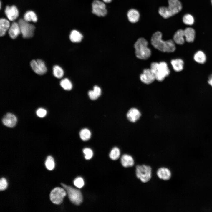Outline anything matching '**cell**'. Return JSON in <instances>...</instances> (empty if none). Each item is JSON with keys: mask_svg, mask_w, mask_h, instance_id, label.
Here are the masks:
<instances>
[{"mask_svg": "<svg viewBox=\"0 0 212 212\" xmlns=\"http://www.w3.org/2000/svg\"><path fill=\"white\" fill-rule=\"evenodd\" d=\"M162 34L160 31H157L152 36L151 42L155 48L159 51L166 52H172L176 49L175 43L173 40L166 41L162 39Z\"/></svg>", "mask_w": 212, "mask_h": 212, "instance_id": "cell-1", "label": "cell"}, {"mask_svg": "<svg viewBox=\"0 0 212 212\" xmlns=\"http://www.w3.org/2000/svg\"><path fill=\"white\" fill-rule=\"evenodd\" d=\"M168 6L160 7L158 10L160 15L165 19L172 16L179 12L182 9L179 0H168Z\"/></svg>", "mask_w": 212, "mask_h": 212, "instance_id": "cell-2", "label": "cell"}, {"mask_svg": "<svg viewBox=\"0 0 212 212\" xmlns=\"http://www.w3.org/2000/svg\"><path fill=\"white\" fill-rule=\"evenodd\" d=\"M148 41L145 38L141 37L138 39L134 44L135 53L136 57L143 60L148 59L151 56L150 49L148 47Z\"/></svg>", "mask_w": 212, "mask_h": 212, "instance_id": "cell-3", "label": "cell"}, {"mask_svg": "<svg viewBox=\"0 0 212 212\" xmlns=\"http://www.w3.org/2000/svg\"><path fill=\"white\" fill-rule=\"evenodd\" d=\"M150 69L154 74L155 79L160 82L163 81L170 73L167 63L164 61L159 63L152 62L151 64Z\"/></svg>", "mask_w": 212, "mask_h": 212, "instance_id": "cell-4", "label": "cell"}, {"mask_svg": "<svg viewBox=\"0 0 212 212\" xmlns=\"http://www.w3.org/2000/svg\"><path fill=\"white\" fill-rule=\"evenodd\" d=\"M136 175L137 178L142 182L146 183L149 181L151 178V168L145 165H138L136 167Z\"/></svg>", "mask_w": 212, "mask_h": 212, "instance_id": "cell-5", "label": "cell"}, {"mask_svg": "<svg viewBox=\"0 0 212 212\" xmlns=\"http://www.w3.org/2000/svg\"><path fill=\"white\" fill-rule=\"evenodd\" d=\"M61 185L66 190L71 201L76 205H80L82 201V196L80 191L64 183Z\"/></svg>", "mask_w": 212, "mask_h": 212, "instance_id": "cell-6", "label": "cell"}, {"mask_svg": "<svg viewBox=\"0 0 212 212\" xmlns=\"http://www.w3.org/2000/svg\"><path fill=\"white\" fill-rule=\"evenodd\" d=\"M18 24L24 38L28 39L32 37L35 29L34 25L22 19H19Z\"/></svg>", "mask_w": 212, "mask_h": 212, "instance_id": "cell-7", "label": "cell"}, {"mask_svg": "<svg viewBox=\"0 0 212 212\" xmlns=\"http://www.w3.org/2000/svg\"><path fill=\"white\" fill-rule=\"evenodd\" d=\"M66 194V191L64 189L59 187H56L51 191L50 194V198L53 203L59 204L62 202Z\"/></svg>", "mask_w": 212, "mask_h": 212, "instance_id": "cell-8", "label": "cell"}, {"mask_svg": "<svg viewBox=\"0 0 212 212\" xmlns=\"http://www.w3.org/2000/svg\"><path fill=\"white\" fill-rule=\"evenodd\" d=\"M92 13L98 16H104L107 13L105 4L99 0H94L92 4Z\"/></svg>", "mask_w": 212, "mask_h": 212, "instance_id": "cell-9", "label": "cell"}, {"mask_svg": "<svg viewBox=\"0 0 212 212\" xmlns=\"http://www.w3.org/2000/svg\"><path fill=\"white\" fill-rule=\"evenodd\" d=\"M30 65L33 71L37 74L42 75L45 74L47 69L44 62L42 60H33L30 62Z\"/></svg>", "mask_w": 212, "mask_h": 212, "instance_id": "cell-10", "label": "cell"}, {"mask_svg": "<svg viewBox=\"0 0 212 212\" xmlns=\"http://www.w3.org/2000/svg\"><path fill=\"white\" fill-rule=\"evenodd\" d=\"M140 77L142 82L147 84H151L155 80V75L150 69H144Z\"/></svg>", "mask_w": 212, "mask_h": 212, "instance_id": "cell-11", "label": "cell"}, {"mask_svg": "<svg viewBox=\"0 0 212 212\" xmlns=\"http://www.w3.org/2000/svg\"><path fill=\"white\" fill-rule=\"evenodd\" d=\"M5 13L8 19L13 21L16 19L18 16L19 12L17 8L15 6H7L5 8Z\"/></svg>", "mask_w": 212, "mask_h": 212, "instance_id": "cell-12", "label": "cell"}, {"mask_svg": "<svg viewBox=\"0 0 212 212\" xmlns=\"http://www.w3.org/2000/svg\"><path fill=\"white\" fill-rule=\"evenodd\" d=\"M17 121V118L13 114L8 113L3 117L2 121L3 124L6 126L13 127L16 125Z\"/></svg>", "mask_w": 212, "mask_h": 212, "instance_id": "cell-13", "label": "cell"}, {"mask_svg": "<svg viewBox=\"0 0 212 212\" xmlns=\"http://www.w3.org/2000/svg\"><path fill=\"white\" fill-rule=\"evenodd\" d=\"M21 33L18 23L13 22L10 26L8 30V34L10 37L12 39L16 38Z\"/></svg>", "mask_w": 212, "mask_h": 212, "instance_id": "cell-14", "label": "cell"}, {"mask_svg": "<svg viewBox=\"0 0 212 212\" xmlns=\"http://www.w3.org/2000/svg\"><path fill=\"white\" fill-rule=\"evenodd\" d=\"M157 175L159 178L164 180H169L171 176L170 170L165 167L159 168L157 172Z\"/></svg>", "mask_w": 212, "mask_h": 212, "instance_id": "cell-15", "label": "cell"}, {"mask_svg": "<svg viewBox=\"0 0 212 212\" xmlns=\"http://www.w3.org/2000/svg\"><path fill=\"white\" fill-rule=\"evenodd\" d=\"M141 116L140 111L137 109L132 108L128 112L127 116L131 122H134L138 120Z\"/></svg>", "mask_w": 212, "mask_h": 212, "instance_id": "cell-16", "label": "cell"}, {"mask_svg": "<svg viewBox=\"0 0 212 212\" xmlns=\"http://www.w3.org/2000/svg\"><path fill=\"white\" fill-rule=\"evenodd\" d=\"M127 16L129 21L131 23H134L138 21L140 14L137 10L132 9L128 11Z\"/></svg>", "mask_w": 212, "mask_h": 212, "instance_id": "cell-17", "label": "cell"}, {"mask_svg": "<svg viewBox=\"0 0 212 212\" xmlns=\"http://www.w3.org/2000/svg\"><path fill=\"white\" fill-rule=\"evenodd\" d=\"M121 162L122 166L125 168L132 167L134 164L133 157L129 155L125 154L121 158Z\"/></svg>", "mask_w": 212, "mask_h": 212, "instance_id": "cell-18", "label": "cell"}, {"mask_svg": "<svg viewBox=\"0 0 212 212\" xmlns=\"http://www.w3.org/2000/svg\"><path fill=\"white\" fill-rule=\"evenodd\" d=\"M185 41L188 43H192L195 40L196 32L194 29L191 27H187L184 30Z\"/></svg>", "mask_w": 212, "mask_h": 212, "instance_id": "cell-19", "label": "cell"}, {"mask_svg": "<svg viewBox=\"0 0 212 212\" xmlns=\"http://www.w3.org/2000/svg\"><path fill=\"white\" fill-rule=\"evenodd\" d=\"M173 40L175 43L178 44H183L185 41L184 30L182 29L178 30L173 35Z\"/></svg>", "mask_w": 212, "mask_h": 212, "instance_id": "cell-20", "label": "cell"}, {"mask_svg": "<svg viewBox=\"0 0 212 212\" xmlns=\"http://www.w3.org/2000/svg\"><path fill=\"white\" fill-rule=\"evenodd\" d=\"M171 64L174 71L176 72L182 71L184 68V62L181 59H173L171 61Z\"/></svg>", "mask_w": 212, "mask_h": 212, "instance_id": "cell-21", "label": "cell"}, {"mask_svg": "<svg viewBox=\"0 0 212 212\" xmlns=\"http://www.w3.org/2000/svg\"><path fill=\"white\" fill-rule=\"evenodd\" d=\"M194 61L197 63L203 64L206 61L207 58L205 53L202 51L199 50L196 52L193 57Z\"/></svg>", "mask_w": 212, "mask_h": 212, "instance_id": "cell-22", "label": "cell"}, {"mask_svg": "<svg viewBox=\"0 0 212 212\" xmlns=\"http://www.w3.org/2000/svg\"><path fill=\"white\" fill-rule=\"evenodd\" d=\"M10 22L7 19L1 18L0 20V35L4 36L10 27Z\"/></svg>", "mask_w": 212, "mask_h": 212, "instance_id": "cell-23", "label": "cell"}, {"mask_svg": "<svg viewBox=\"0 0 212 212\" xmlns=\"http://www.w3.org/2000/svg\"><path fill=\"white\" fill-rule=\"evenodd\" d=\"M83 35L78 31L75 30H72L69 35V39L71 41L73 42H80L82 38Z\"/></svg>", "mask_w": 212, "mask_h": 212, "instance_id": "cell-24", "label": "cell"}, {"mask_svg": "<svg viewBox=\"0 0 212 212\" xmlns=\"http://www.w3.org/2000/svg\"><path fill=\"white\" fill-rule=\"evenodd\" d=\"M101 90L100 88L97 86H95L92 90H90L88 95L90 98L93 100L97 99L100 95Z\"/></svg>", "mask_w": 212, "mask_h": 212, "instance_id": "cell-25", "label": "cell"}, {"mask_svg": "<svg viewBox=\"0 0 212 212\" xmlns=\"http://www.w3.org/2000/svg\"><path fill=\"white\" fill-rule=\"evenodd\" d=\"M24 20L27 21L35 22L37 21V18L34 12L32 11H27L24 15Z\"/></svg>", "mask_w": 212, "mask_h": 212, "instance_id": "cell-26", "label": "cell"}, {"mask_svg": "<svg viewBox=\"0 0 212 212\" xmlns=\"http://www.w3.org/2000/svg\"><path fill=\"white\" fill-rule=\"evenodd\" d=\"M53 73L54 76L57 78H61L64 75V72L59 66L56 65L53 67Z\"/></svg>", "mask_w": 212, "mask_h": 212, "instance_id": "cell-27", "label": "cell"}, {"mask_svg": "<svg viewBox=\"0 0 212 212\" xmlns=\"http://www.w3.org/2000/svg\"><path fill=\"white\" fill-rule=\"evenodd\" d=\"M80 138L82 140L86 141L90 139L91 136V133L88 129L84 128L80 131Z\"/></svg>", "mask_w": 212, "mask_h": 212, "instance_id": "cell-28", "label": "cell"}, {"mask_svg": "<svg viewBox=\"0 0 212 212\" xmlns=\"http://www.w3.org/2000/svg\"><path fill=\"white\" fill-rule=\"evenodd\" d=\"M120 154L119 149L117 147H115L111 151L109 154V157L112 160H116L119 158Z\"/></svg>", "mask_w": 212, "mask_h": 212, "instance_id": "cell-29", "label": "cell"}, {"mask_svg": "<svg viewBox=\"0 0 212 212\" xmlns=\"http://www.w3.org/2000/svg\"><path fill=\"white\" fill-rule=\"evenodd\" d=\"M60 85L64 89L67 90H70L72 87L71 82L67 78L62 80L60 82Z\"/></svg>", "mask_w": 212, "mask_h": 212, "instance_id": "cell-30", "label": "cell"}, {"mask_svg": "<svg viewBox=\"0 0 212 212\" xmlns=\"http://www.w3.org/2000/svg\"><path fill=\"white\" fill-rule=\"evenodd\" d=\"M45 165L48 170H53L55 167V163L53 158L50 156H48L46 159Z\"/></svg>", "mask_w": 212, "mask_h": 212, "instance_id": "cell-31", "label": "cell"}, {"mask_svg": "<svg viewBox=\"0 0 212 212\" xmlns=\"http://www.w3.org/2000/svg\"><path fill=\"white\" fill-rule=\"evenodd\" d=\"M183 21L185 24L191 25L193 24L194 19L191 15L190 14H186L183 16Z\"/></svg>", "mask_w": 212, "mask_h": 212, "instance_id": "cell-32", "label": "cell"}, {"mask_svg": "<svg viewBox=\"0 0 212 212\" xmlns=\"http://www.w3.org/2000/svg\"><path fill=\"white\" fill-rule=\"evenodd\" d=\"M74 184L77 187L81 188L84 185V181L82 178L80 177H77L74 180Z\"/></svg>", "mask_w": 212, "mask_h": 212, "instance_id": "cell-33", "label": "cell"}, {"mask_svg": "<svg viewBox=\"0 0 212 212\" xmlns=\"http://www.w3.org/2000/svg\"><path fill=\"white\" fill-rule=\"evenodd\" d=\"M83 151L85 155V158L86 160H90L92 157L93 152L91 149L89 148H85L83 149Z\"/></svg>", "mask_w": 212, "mask_h": 212, "instance_id": "cell-34", "label": "cell"}, {"mask_svg": "<svg viewBox=\"0 0 212 212\" xmlns=\"http://www.w3.org/2000/svg\"><path fill=\"white\" fill-rule=\"evenodd\" d=\"M7 182L6 179L4 178H1L0 180V190H4L6 189L7 186Z\"/></svg>", "mask_w": 212, "mask_h": 212, "instance_id": "cell-35", "label": "cell"}, {"mask_svg": "<svg viewBox=\"0 0 212 212\" xmlns=\"http://www.w3.org/2000/svg\"><path fill=\"white\" fill-rule=\"evenodd\" d=\"M36 114L39 117H43L46 115L47 114V111L44 109L39 108L37 110Z\"/></svg>", "mask_w": 212, "mask_h": 212, "instance_id": "cell-36", "label": "cell"}, {"mask_svg": "<svg viewBox=\"0 0 212 212\" xmlns=\"http://www.w3.org/2000/svg\"><path fill=\"white\" fill-rule=\"evenodd\" d=\"M208 83L212 87V74L208 77Z\"/></svg>", "mask_w": 212, "mask_h": 212, "instance_id": "cell-37", "label": "cell"}, {"mask_svg": "<svg viewBox=\"0 0 212 212\" xmlns=\"http://www.w3.org/2000/svg\"><path fill=\"white\" fill-rule=\"evenodd\" d=\"M112 0H103V2L105 3H109L111 2Z\"/></svg>", "mask_w": 212, "mask_h": 212, "instance_id": "cell-38", "label": "cell"}, {"mask_svg": "<svg viewBox=\"0 0 212 212\" xmlns=\"http://www.w3.org/2000/svg\"><path fill=\"white\" fill-rule=\"evenodd\" d=\"M211 4H212V0H211Z\"/></svg>", "mask_w": 212, "mask_h": 212, "instance_id": "cell-39", "label": "cell"}]
</instances>
